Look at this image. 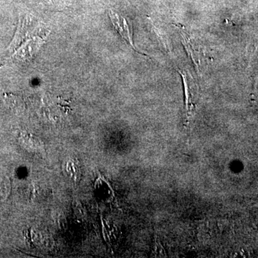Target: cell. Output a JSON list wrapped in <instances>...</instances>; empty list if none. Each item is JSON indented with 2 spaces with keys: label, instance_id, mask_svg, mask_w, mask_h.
Masks as SVG:
<instances>
[{
  "label": "cell",
  "instance_id": "obj_2",
  "mask_svg": "<svg viewBox=\"0 0 258 258\" xmlns=\"http://www.w3.org/2000/svg\"><path fill=\"white\" fill-rule=\"evenodd\" d=\"M177 28H179L180 34L181 35V40H182L183 45L187 52L190 58L192 60L194 64L196 66L197 71L199 74H201L202 73V57L200 51L197 50L195 47V45L191 41V37H190L189 34L185 31L184 28H183L181 25H179Z\"/></svg>",
  "mask_w": 258,
  "mask_h": 258
},
{
  "label": "cell",
  "instance_id": "obj_3",
  "mask_svg": "<svg viewBox=\"0 0 258 258\" xmlns=\"http://www.w3.org/2000/svg\"><path fill=\"white\" fill-rule=\"evenodd\" d=\"M181 78L183 79V83L184 86L185 97H186V106L188 116L191 114L193 108V98H195V83L191 76L184 71H179Z\"/></svg>",
  "mask_w": 258,
  "mask_h": 258
},
{
  "label": "cell",
  "instance_id": "obj_1",
  "mask_svg": "<svg viewBox=\"0 0 258 258\" xmlns=\"http://www.w3.org/2000/svg\"><path fill=\"white\" fill-rule=\"evenodd\" d=\"M108 15H109L110 18H111L113 27L120 34V36L124 39L125 41L128 42L129 45L132 47V48L137 50L134 45L133 39H132V26L127 23L126 20L120 15L112 11V10H109Z\"/></svg>",
  "mask_w": 258,
  "mask_h": 258
}]
</instances>
